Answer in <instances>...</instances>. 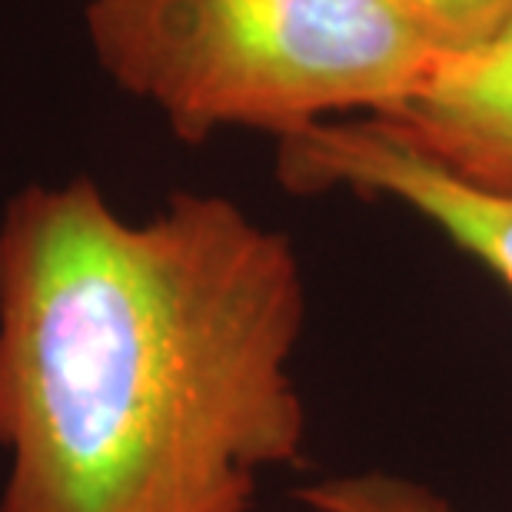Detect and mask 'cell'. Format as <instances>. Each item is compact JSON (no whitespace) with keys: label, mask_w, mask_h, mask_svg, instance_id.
I'll return each mask as SVG.
<instances>
[{"label":"cell","mask_w":512,"mask_h":512,"mask_svg":"<svg viewBox=\"0 0 512 512\" xmlns=\"http://www.w3.org/2000/svg\"><path fill=\"white\" fill-rule=\"evenodd\" d=\"M380 120L463 177L512 193V27L476 54L446 57L423 94Z\"/></svg>","instance_id":"cell-4"},{"label":"cell","mask_w":512,"mask_h":512,"mask_svg":"<svg viewBox=\"0 0 512 512\" xmlns=\"http://www.w3.org/2000/svg\"><path fill=\"white\" fill-rule=\"evenodd\" d=\"M443 57L489 47L512 27V0H386Z\"/></svg>","instance_id":"cell-5"},{"label":"cell","mask_w":512,"mask_h":512,"mask_svg":"<svg viewBox=\"0 0 512 512\" xmlns=\"http://www.w3.org/2000/svg\"><path fill=\"white\" fill-rule=\"evenodd\" d=\"M300 499L313 512H453L433 489L389 473L326 479L306 486Z\"/></svg>","instance_id":"cell-6"},{"label":"cell","mask_w":512,"mask_h":512,"mask_svg":"<svg viewBox=\"0 0 512 512\" xmlns=\"http://www.w3.org/2000/svg\"><path fill=\"white\" fill-rule=\"evenodd\" d=\"M280 177L300 193L350 187L406 203L512 290V193L456 173L380 117L280 140Z\"/></svg>","instance_id":"cell-3"},{"label":"cell","mask_w":512,"mask_h":512,"mask_svg":"<svg viewBox=\"0 0 512 512\" xmlns=\"http://www.w3.org/2000/svg\"><path fill=\"white\" fill-rule=\"evenodd\" d=\"M87 24L107 74L190 143L386 117L446 60L386 0H90Z\"/></svg>","instance_id":"cell-2"},{"label":"cell","mask_w":512,"mask_h":512,"mask_svg":"<svg viewBox=\"0 0 512 512\" xmlns=\"http://www.w3.org/2000/svg\"><path fill=\"white\" fill-rule=\"evenodd\" d=\"M290 240L213 193L133 223L90 180L0 217V512H250L303 463Z\"/></svg>","instance_id":"cell-1"}]
</instances>
